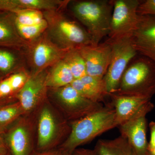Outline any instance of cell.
Here are the masks:
<instances>
[{
    "label": "cell",
    "instance_id": "8992f818",
    "mask_svg": "<svg viewBox=\"0 0 155 155\" xmlns=\"http://www.w3.org/2000/svg\"><path fill=\"white\" fill-rule=\"evenodd\" d=\"M52 90L53 101L68 122L83 118L104 106L102 103L94 102L81 96L70 84Z\"/></svg>",
    "mask_w": 155,
    "mask_h": 155
},
{
    "label": "cell",
    "instance_id": "f1b7e54d",
    "mask_svg": "<svg viewBox=\"0 0 155 155\" xmlns=\"http://www.w3.org/2000/svg\"><path fill=\"white\" fill-rule=\"evenodd\" d=\"M31 155H71L61 148H55L47 150L39 151L34 150Z\"/></svg>",
    "mask_w": 155,
    "mask_h": 155
},
{
    "label": "cell",
    "instance_id": "ac0fdd59",
    "mask_svg": "<svg viewBox=\"0 0 155 155\" xmlns=\"http://www.w3.org/2000/svg\"><path fill=\"white\" fill-rule=\"evenodd\" d=\"M74 80L71 70L63 60L51 67L48 72L46 85L48 88L55 89L71 84Z\"/></svg>",
    "mask_w": 155,
    "mask_h": 155
},
{
    "label": "cell",
    "instance_id": "484cf974",
    "mask_svg": "<svg viewBox=\"0 0 155 155\" xmlns=\"http://www.w3.org/2000/svg\"><path fill=\"white\" fill-rule=\"evenodd\" d=\"M29 77L25 72H17L8 78L13 92L19 91L24 86Z\"/></svg>",
    "mask_w": 155,
    "mask_h": 155
},
{
    "label": "cell",
    "instance_id": "277c9868",
    "mask_svg": "<svg viewBox=\"0 0 155 155\" xmlns=\"http://www.w3.org/2000/svg\"><path fill=\"white\" fill-rule=\"evenodd\" d=\"M38 109L35 150L42 151L55 148L69 136L71 126L61 113L58 115L47 99Z\"/></svg>",
    "mask_w": 155,
    "mask_h": 155
},
{
    "label": "cell",
    "instance_id": "9c48e42d",
    "mask_svg": "<svg viewBox=\"0 0 155 155\" xmlns=\"http://www.w3.org/2000/svg\"><path fill=\"white\" fill-rule=\"evenodd\" d=\"M140 2V0H113L109 39L115 40L132 36L139 21L137 11Z\"/></svg>",
    "mask_w": 155,
    "mask_h": 155
},
{
    "label": "cell",
    "instance_id": "6da1fadb",
    "mask_svg": "<svg viewBox=\"0 0 155 155\" xmlns=\"http://www.w3.org/2000/svg\"><path fill=\"white\" fill-rule=\"evenodd\" d=\"M115 116L114 107L108 103L99 110L71 122L69 136L59 147L72 154L78 146L116 127Z\"/></svg>",
    "mask_w": 155,
    "mask_h": 155
},
{
    "label": "cell",
    "instance_id": "2e32d148",
    "mask_svg": "<svg viewBox=\"0 0 155 155\" xmlns=\"http://www.w3.org/2000/svg\"><path fill=\"white\" fill-rule=\"evenodd\" d=\"M28 43L17 30L15 14L8 11H0V46L26 48Z\"/></svg>",
    "mask_w": 155,
    "mask_h": 155
},
{
    "label": "cell",
    "instance_id": "9a60e30c",
    "mask_svg": "<svg viewBox=\"0 0 155 155\" xmlns=\"http://www.w3.org/2000/svg\"><path fill=\"white\" fill-rule=\"evenodd\" d=\"M111 104L115 110V124L119 127L130 119L142 106L151 101L140 97L127 96L109 94Z\"/></svg>",
    "mask_w": 155,
    "mask_h": 155
},
{
    "label": "cell",
    "instance_id": "5bb4252c",
    "mask_svg": "<svg viewBox=\"0 0 155 155\" xmlns=\"http://www.w3.org/2000/svg\"><path fill=\"white\" fill-rule=\"evenodd\" d=\"M131 40L139 54L145 56L155 63V16L140 15Z\"/></svg>",
    "mask_w": 155,
    "mask_h": 155
},
{
    "label": "cell",
    "instance_id": "4dcf8cb0",
    "mask_svg": "<svg viewBox=\"0 0 155 155\" xmlns=\"http://www.w3.org/2000/svg\"><path fill=\"white\" fill-rule=\"evenodd\" d=\"M5 130V129L0 127V155H6L9 153L4 138Z\"/></svg>",
    "mask_w": 155,
    "mask_h": 155
},
{
    "label": "cell",
    "instance_id": "d6a6232c",
    "mask_svg": "<svg viewBox=\"0 0 155 155\" xmlns=\"http://www.w3.org/2000/svg\"><path fill=\"white\" fill-rule=\"evenodd\" d=\"M14 101H13V99H12V98L10 97L5 99H0V106H3Z\"/></svg>",
    "mask_w": 155,
    "mask_h": 155
},
{
    "label": "cell",
    "instance_id": "5b68a950",
    "mask_svg": "<svg viewBox=\"0 0 155 155\" xmlns=\"http://www.w3.org/2000/svg\"><path fill=\"white\" fill-rule=\"evenodd\" d=\"M43 13L48 23V35L60 47L72 49L92 45L87 31L76 21L58 11H45Z\"/></svg>",
    "mask_w": 155,
    "mask_h": 155
},
{
    "label": "cell",
    "instance_id": "44dd1931",
    "mask_svg": "<svg viewBox=\"0 0 155 155\" xmlns=\"http://www.w3.org/2000/svg\"><path fill=\"white\" fill-rule=\"evenodd\" d=\"M63 61L69 67L74 79H80L87 75L85 62L77 49L69 50Z\"/></svg>",
    "mask_w": 155,
    "mask_h": 155
},
{
    "label": "cell",
    "instance_id": "ba28073f",
    "mask_svg": "<svg viewBox=\"0 0 155 155\" xmlns=\"http://www.w3.org/2000/svg\"><path fill=\"white\" fill-rule=\"evenodd\" d=\"M26 48L32 68L31 75L52 67L63 60L70 50L63 48L55 43L46 31L37 38L29 41Z\"/></svg>",
    "mask_w": 155,
    "mask_h": 155
},
{
    "label": "cell",
    "instance_id": "e0dca14e",
    "mask_svg": "<svg viewBox=\"0 0 155 155\" xmlns=\"http://www.w3.org/2000/svg\"><path fill=\"white\" fill-rule=\"evenodd\" d=\"M70 1L61 0H0V11L13 12L24 9L58 11L68 5Z\"/></svg>",
    "mask_w": 155,
    "mask_h": 155
},
{
    "label": "cell",
    "instance_id": "83f0119b",
    "mask_svg": "<svg viewBox=\"0 0 155 155\" xmlns=\"http://www.w3.org/2000/svg\"><path fill=\"white\" fill-rule=\"evenodd\" d=\"M13 92L8 78H6L0 82V99L9 97Z\"/></svg>",
    "mask_w": 155,
    "mask_h": 155
},
{
    "label": "cell",
    "instance_id": "e575fe53",
    "mask_svg": "<svg viewBox=\"0 0 155 155\" xmlns=\"http://www.w3.org/2000/svg\"><path fill=\"white\" fill-rule=\"evenodd\" d=\"M133 150V149H132ZM132 155H137L135 153V152L133 150V152H132Z\"/></svg>",
    "mask_w": 155,
    "mask_h": 155
},
{
    "label": "cell",
    "instance_id": "30bf717a",
    "mask_svg": "<svg viewBox=\"0 0 155 155\" xmlns=\"http://www.w3.org/2000/svg\"><path fill=\"white\" fill-rule=\"evenodd\" d=\"M30 114L17 119L4 132V138L11 155H31L34 150L35 122Z\"/></svg>",
    "mask_w": 155,
    "mask_h": 155
},
{
    "label": "cell",
    "instance_id": "3957f363",
    "mask_svg": "<svg viewBox=\"0 0 155 155\" xmlns=\"http://www.w3.org/2000/svg\"><path fill=\"white\" fill-rule=\"evenodd\" d=\"M113 8V0L73 2L72 14L86 27L92 45H97L104 37L109 35Z\"/></svg>",
    "mask_w": 155,
    "mask_h": 155
},
{
    "label": "cell",
    "instance_id": "603a6c76",
    "mask_svg": "<svg viewBox=\"0 0 155 155\" xmlns=\"http://www.w3.org/2000/svg\"><path fill=\"white\" fill-rule=\"evenodd\" d=\"M16 24L20 36L28 42L32 41L40 36L47 30L48 26L47 22L45 19L36 25H24L16 22Z\"/></svg>",
    "mask_w": 155,
    "mask_h": 155
},
{
    "label": "cell",
    "instance_id": "d6986e66",
    "mask_svg": "<svg viewBox=\"0 0 155 155\" xmlns=\"http://www.w3.org/2000/svg\"><path fill=\"white\" fill-rule=\"evenodd\" d=\"M94 150L98 155H132L133 152L127 140L121 135L113 140H99Z\"/></svg>",
    "mask_w": 155,
    "mask_h": 155
},
{
    "label": "cell",
    "instance_id": "f546056e",
    "mask_svg": "<svg viewBox=\"0 0 155 155\" xmlns=\"http://www.w3.org/2000/svg\"><path fill=\"white\" fill-rule=\"evenodd\" d=\"M150 134V141L148 144L147 150L155 147V121H152L149 124Z\"/></svg>",
    "mask_w": 155,
    "mask_h": 155
},
{
    "label": "cell",
    "instance_id": "4316f807",
    "mask_svg": "<svg viewBox=\"0 0 155 155\" xmlns=\"http://www.w3.org/2000/svg\"><path fill=\"white\" fill-rule=\"evenodd\" d=\"M137 11L140 15L155 16V0L141 1Z\"/></svg>",
    "mask_w": 155,
    "mask_h": 155
},
{
    "label": "cell",
    "instance_id": "cb8c5ba5",
    "mask_svg": "<svg viewBox=\"0 0 155 155\" xmlns=\"http://www.w3.org/2000/svg\"><path fill=\"white\" fill-rule=\"evenodd\" d=\"M16 17V22L24 25H36L45 19L42 11L34 9H24L12 12Z\"/></svg>",
    "mask_w": 155,
    "mask_h": 155
},
{
    "label": "cell",
    "instance_id": "d4e9b609",
    "mask_svg": "<svg viewBox=\"0 0 155 155\" xmlns=\"http://www.w3.org/2000/svg\"><path fill=\"white\" fill-rule=\"evenodd\" d=\"M17 63V58L13 53L0 49V71L4 74L14 72Z\"/></svg>",
    "mask_w": 155,
    "mask_h": 155
},
{
    "label": "cell",
    "instance_id": "ffe728a7",
    "mask_svg": "<svg viewBox=\"0 0 155 155\" xmlns=\"http://www.w3.org/2000/svg\"><path fill=\"white\" fill-rule=\"evenodd\" d=\"M24 115L25 112L18 101L0 106V127L6 129Z\"/></svg>",
    "mask_w": 155,
    "mask_h": 155
},
{
    "label": "cell",
    "instance_id": "7c38bea8",
    "mask_svg": "<svg viewBox=\"0 0 155 155\" xmlns=\"http://www.w3.org/2000/svg\"><path fill=\"white\" fill-rule=\"evenodd\" d=\"M48 72L45 70L29 76L17 95V101L25 115L30 114L47 100L48 88L46 85Z\"/></svg>",
    "mask_w": 155,
    "mask_h": 155
},
{
    "label": "cell",
    "instance_id": "4fadbf2b",
    "mask_svg": "<svg viewBox=\"0 0 155 155\" xmlns=\"http://www.w3.org/2000/svg\"><path fill=\"white\" fill-rule=\"evenodd\" d=\"M86 65L87 75L103 79L112 58V50L107 41L97 45H90L77 49Z\"/></svg>",
    "mask_w": 155,
    "mask_h": 155
},
{
    "label": "cell",
    "instance_id": "836d02e7",
    "mask_svg": "<svg viewBox=\"0 0 155 155\" xmlns=\"http://www.w3.org/2000/svg\"><path fill=\"white\" fill-rule=\"evenodd\" d=\"M147 155H155V147L147 150Z\"/></svg>",
    "mask_w": 155,
    "mask_h": 155
},
{
    "label": "cell",
    "instance_id": "1f68e13d",
    "mask_svg": "<svg viewBox=\"0 0 155 155\" xmlns=\"http://www.w3.org/2000/svg\"><path fill=\"white\" fill-rule=\"evenodd\" d=\"M71 155H98L95 150L86 149H76L72 153Z\"/></svg>",
    "mask_w": 155,
    "mask_h": 155
},
{
    "label": "cell",
    "instance_id": "52a82bcc",
    "mask_svg": "<svg viewBox=\"0 0 155 155\" xmlns=\"http://www.w3.org/2000/svg\"><path fill=\"white\" fill-rule=\"evenodd\" d=\"M107 41L110 45L112 55L110 64L104 79L109 94L114 93L119 87L125 69L138 54L134 46L131 36L115 40L108 39Z\"/></svg>",
    "mask_w": 155,
    "mask_h": 155
},
{
    "label": "cell",
    "instance_id": "7a4b0ae2",
    "mask_svg": "<svg viewBox=\"0 0 155 155\" xmlns=\"http://www.w3.org/2000/svg\"><path fill=\"white\" fill-rule=\"evenodd\" d=\"M113 94L152 98L155 94V63L137 55L125 69L119 87Z\"/></svg>",
    "mask_w": 155,
    "mask_h": 155
},
{
    "label": "cell",
    "instance_id": "7402d4cb",
    "mask_svg": "<svg viewBox=\"0 0 155 155\" xmlns=\"http://www.w3.org/2000/svg\"><path fill=\"white\" fill-rule=\"evenodd\" d=\"M70 85L81 96L95 103L104 102L107 95L92 87L84 83L80 79H74Z\"/></svg>",
    "mask_w": 155,
    "mask_h": 155
},
{
    "label": "cell",
    "instance_id": "8fae6325",
    "mask_svg": "<svg viewBox=\"0 0 155 155\" xmlns=\"http://www.w3.org/2000/svg\"><path fill=\"white\" fill-rule=\"evenodd\" d=\"M154 108L151 101L148 102L130 119L118 127L121 135L126 138L137 155H147L146 116Z\"/></svg>",
    "mask_w": 155,
    "mask_h": 155
},
{
    "label": "cell",
    "instance_id": "d590c367",
    "mask_svg": "<svg viewBox=\"0 0 155 155\" xmlns=\"http://www.w3.org/2000/svg\"><path fill=\"white\" fill-rule=\"evenodd\" d=\"M5 155H11V154H10V153H8V154H7Z\"/></svg>",
    "mask_w": 155,
    "mask_h": 155
}]
</instances>
